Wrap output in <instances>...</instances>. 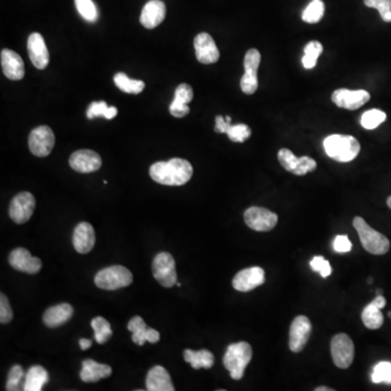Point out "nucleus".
Listing matches in <instances>:
<instances>
[{
  "instance_id": "1",
  "label": "nucleus",
  "mask_w": 391,
  "mask_h": 391,
  "mask_svg": "<svg viewBox=\"0 0 391 391\" xmlns=\"http://www.w3.org/2000/svg\"><path fill=\"white\" fill-rule=\"evenodd\" d=\"M192 166L187 160L174 157L166 162L155 163L150 168V176L159 184L166 186H181L192 179Z\"/></svg>"
},
{
  "instance_id": "2",
  "label": "nucleus",
  "mask_w": 391,
  "mask_h": 391,
  "mask_svg": "<svg viewBox=\"0 0 391 391\" xmlns=\"http://www.w3.org/2000/svg\"><path fill=\"white\" fill-rule=\"evenodd\" d=\"M326 155L338 162H350L355 160L360 153V142L350 135H331L324 140Z\"/></svg>"
},
{
  "instance_id": "3",
  "label": "nucleus",
  "mask_w": 391,
  "mask_h": 391,
  "mask_svg": "<svg viewBox=\"0 0 391 391\" xmlns=\"http://www.w3.org/2000/svg\"><path fill=\"white\" fill-rule=\"evenodd\" d=\"M252 359V348L248 342H240L227 346L223 357L224 366L235 381L242 379L244 370Z\"/></svg>"
},
{
  "instance_id": "4",
  "label": "nucleus",
  "mask_w": 391,
  "mask_h": 391,
  "mask_svg": "<svg viewBox=\"0 0 391 391\" xmlns=\"http://www.w3.org/2000/svg\"><path fill=\"white\" fill-rule=\"evenodd\" d=\"M353 226L357 229V234L360 237L361 244L366 251L372 255H386L390 249V242L385 235L375 231L365 222L361 216H355L353 218Z\"/></svg>"
},
{
  "instance_id": "5",
  "label": "nucleus",
  "mask_w": 391,
  "mask_h": 391,
  "mask_svg": "<svg viewBox=\"0 0 391 391\" xmlns=\"http://www.w3.org/2000/svg\"><path fill=\"white\" fill-rule=\"evenodd\" d=\"M133 283V274L129 268L122 266H113L98 272L94 283L103 290H116L127 287Z\"/></svg>"
},
{
  "instance_id": "6",
  "label": "nucleus",
  "mask_w": 391,
  "mask_h": 391,
  "mask_svg": "<svg viewBox=\"0 0 391 391\" xmlns=\"http://www.w3.org/2000/svg\"><path fill=\"white\" fill-rule=\"evenodd\" d=\"M331 357L337 368H350L355 359V344L346 333H337L331 339Z\"/></svg>"
},
{
  "instance_id": "7",
  "label": "nucleus",
  "mask_w": 391,
  "mask_h": 391,
  "mask_svg": "<svg viewBox=\"0 0 391 391\" xmlns=\"http://www.w3.org/2000/svg\"><path fill=\"white\" fill-rule=\"evenodd\" d=\"M153 273L161 286L170 288L177 283L175 261L168 252H161L155 255L153 262Z\"/></svg>"
},
{
  "instance_id": "8",
  "label": "nucleus",
  "mask_w": 391,
  "mask_h": 391,
  "mask_svg": "<svg viewBox=\"0 0 391 391\" xmlns=\"http://www.w3.org/2000/svg\"><path fill=\"white\" fill-rule=\"evenodd\" d=\"M55 142V134L49 126H38L36 129H33L29 134V150L36 157H47L53 151Z\"/></svg>"
},
{
  "instance_id": "9",
  "label": "nucleus",
  "mask_w": 391,
  "mask_h": 391,
  "mask_svg": "<svg viewBox=\"0 0 391 391\" xmlns=\"http://www.w3.org/2000/svg\"><path fill=\"white\" fill-rule=\"evenodd\" d=\"M244 222L248 227L257 231H270L277 225L276 213L261 207H251L244 211Z\"/></svg>"
},
{
  "instance_id": "10",
  "label": "nucleus",
  "mask_w": 391,
  "mask_h": 391,
  "mask_svg": "<svg viewBox=\"0 0 391 391\" xmlns=\"http://www.w3.org/2000/svg\"><path fill=\"white\" fill-rule=\"evenodd\" d=\"M35 205L36 201L31 192H20L11 201L9 216L16 224L27 223L33 216Z\"/></svg>"
},
{
  "instance_id": "11",
  "label": "nucleus",
  "mask_w": 391,
  "mask_h": 391,
  "mask_svg": "<svg viewBox=\"0 0 391 391\" xmlns=\"http://www.w3.org/2000/svg\"><path fill=\"white\" fill-rule=\"evenodd\" d=\"M312 325L305 315H299L292 320L289 331V349L294 353L301 352L310 338Z\"/></svg>"
},
{
  "instance_id": "12",
  "label": "nucleus",
  "mask_w": 391,
  "mask_h": 391,
  "mask_svg": "<svg viewBox=\"0 0 391 391\" xmlns=\"http://www.w3.org/2000/svg\"><path fill=\"white\" fill-rule=\"evenodd\" d=\"M370 99V92L366 90H349L346 88L336 90L331 94L333 103L339 108L357 110Z\"/></svg>"
},
{
  "instance_id": "13",
  "label": "nucleus",
  "mask_w": 391,
  "mask_h": 391,
  "mask_svg": "<svg viewBox=\"0 0 391 391\" xmlns=\"http://www.w3.org/2000/svg\"><path fill=\"white\" fill-rule=\"evenodd\" d=\"M264 281H266L264 270L259 266H253L238 272L233 279V287L237 292H248L261 286Z\"/></svg>"
},
{
  "instance_id": "14",
  "label": "nucleus",
  "mask_w": 391,
  "mask_h": 391,
  "mask_svg": "<svg viewBox=\"0 0 391 391\" xmlns=\"http://www.w3.org/2000/svg\"><path fill=\"white\" fill-rule=\"evenodd\" d=\"M70 166L79 173H92L101 168V157L92 150H77L70 157Z\"/></svg>"
},
{
  "instance_id": "15",
  "label": "nucleus",
  "mask_w": 391,
  "mask_h": 391,
  "mask_svg": "<svg viewBox=\"0 0 391 391\" xmlns=\"http://www.w3.org/2000/svg\"><path fill=\"white\" fill-rule=\"evenodd\" d=\"M194 50L198 61L203 64H212L220 59V51L216 42L207 33H200L194 37Z\"/></svg>"
},
{
  "instance_id": "16",
  "label": "nucleus",
  "mask_w": 391,
  "mask_h": 391,
  "mask_svg": "<svg viewBox=\"0 0 391 391\" xmlns=\"http://www.w3.org/2000/svg\"><path fill=\"white\" fill-rule=\"evenodd\" d=\"M9 263L14 270L27 274L38 273L42 268V261L33 257L29 250L24 248H16L11 252Z\"/></svg>"
},
{
  "instance_id": "17",
  "label": "nucleus",
  "mask_w": 391,
  "mask_h": 391,
  "mask_svg": "<svg viewBox=\"0 0 391 391\" xmlns=\"http://www.w3.org/2000/svg\"><path fill=\"white\" fill-rule=\"evenodd\" d=\"M27 50H29V59L34 64L35 68L44 70L49 63V53L46 46L44 37L40 33H33L29 35L27 40Z\"/></svg>"
},
{
  "instance_id": "18",
  "label": "nucleus",
  "mask_w": 391,
  "mask_h": 391,
  "mask_svg": "<svg viewBox=\"0 0 391 391\" xmlns=\"http://www.w3.org/2000/svg\"><path fill=\"white\" fill-rule=\"evenodd\" d=\"M166 7L161 0H150L142 8L140 23L146 29H155L166 18Z\"/></svg>"
},
{
  "instance_id": "19",
  "label": "nucleus",
  "mask_w": 391,
  "mask_h": 391,
  "mask_svg": "<svg viewBox=\"0 0 391 391\" xmlns=\"http://www.w3.org/2000/svg\"><path fill=\"white\" fill-rule=\"evenodd\" d=\"M127 329L133 333L131 340L138 346H142L146 342L155 344L160 340V333L153 329H149L140 316H134L129 322Z\"/></svg>"
},
{
  "instance_id": "20",
  "label": "nucleus",
  "mask_w": 391,
  "mask_h": 391,
  "mask_svg": "<svg viewBox=\"0 0 391 391\" xmlns=\"http://www.w3.org/2000/svg\"><path fill=\"white\" fill-rule=\"evenodd\" d=\"M1 66L3 74L11 81H20L24 77V63L21 57L14 50L3 49Z\"/></svg>"
},
{
  "instance_id": "21",
  "label": "nucleus",
  "mask_w": 391,
  "mask_h": 391,
  "mask_svg": "<svg viewBox=\"0 0 391 391\" xmlns=\"http://www.w3.org/2000/svg\"><path fill=\"white\" fill-rule=\"evenodd\" d=\"M96 242L94 227L87 222H81L74 229L73 246L79 253L85 255L94 248Z\"/></svg>"
},
{
  "instance_id": "22",
  "label": "nucleus",
  "mask_w": 391,
  "mask_h": 391,
  "mask_svg": "<svg viewBox=\"0 0 391 391\" xmlns=\"http://www.w3.org/2000/svg\"><path fill=\"white\" fill-rule=\"evenodd\" d=\"M146 386L149 391H174L171 376L163 366L151 368L146 378Z\"/></svg>"
},
{
  "instance_id": "23",
  "label": "nucleus",
  "mask_w": 391,
  "mask_h": 391,
  "mask_svg": "<svg viewBox=\"0 0 391 391\" xmlns=\"http://www.w3.org/2000/svg\"><path fill=\"white\" fill-rule=\"evenodd\" d=\"M73 307L68 303H60V305L51 307L44 314V323L50 329H55L66 324L73 316Z\"/></svg>"
},
{
  "instance_id": "24",
  "label": "nucleus",
  "mask_w": 391,
  "mask_h": 391,
  "mask_svg": "<svg viewBox=\"0 0 391 391\" xmlns=\"http://www.w3.org/2000/svg\"><path fill=\"white\" fill-rule=\"evenodd\" d=\"M112 374V368L109 365L100 364L94 360L83 361L81 379L85 383H96V381L109 377Z\"/></svg>"
},
{
  "instance_id": "25",
  "label": "nucleus",
  "mask_w": 391,
  "mask_h": 391,
  "mask_svg": "<svg viewBox=\"0 0 391 391\" xmlns=\"http://www.w3.org/2000/svg\"><path fill=\"white\" fill-rule=\"evenodd\" d=\"M49 381L47 370L40 365H34L29 368L24 381V391H40L44 385Z\"/></svg>"
},
{
  "instance_id": "26",
  "label": "nucleus",
  "mask_w": 391,
  "mask_h": 391,
  "mask_svg": "<svg viewBox=\"0 0 391 391\" xmlns=\"http://www.w3.org/2000/svg\"><path fill=\"white\" fill-rule=\"evenodd\" d=\"M184 359L187 363L192 365L194 370L211 368L214 364V355L209 350L192 351V350L186 349L184 351Z\"/></svg>"
},
{
  "instance_id": "27",
  "label": "nucleus",
  "mask_w": 391,
  "mask_h": 391,
  "mask_svg": "<svg viewBox=\"0 0 391 391\" xmlns=\"http://www.w3.org/2000/svg\"><path fill=\"white\" fill-rule=\"evenodd\" d=\"M114 84L118 90L126 94H140L144 88V81L140 79H129L126 74L122 72L114 75Z\"/></svg>"
},
{
  "instance_id": "28",
  "label": "nucleus",
  "mask_w": 391,
  "mask_h": 391,
  "mask_svg": "<svg viewBox=\"0 0 391 391\" xmlns=\"http://www.w3.org/2000/svg\"><path fill=\"white\" fill-rule=\"evenodd\" d=\"M381 310V309L376 307L372 302L364 307L362 312V320L368 329H378L383 326V315Z\"/></svg>"
},
{
  "instance_id": "29",
  "label": "nucleus",
  "mask_w": 391,
  "mask_h": 391,
  "mask_svg": "<svg viewBox=\"0 0 391 391\" xmlns=\"http://www.w3.org/2000/svg\"><path fill=\"white\" fill-rule=\"evenodd\" d=\"M92 327L94 331V340L98 344H103L108 342L112 336L110 323L105 318L97 316L92 320Z\"/></svg>"
},
{
  "instance_id": "30",
  "label": "nucleus",
  "mask_w": 391,
  "mask_h": 391,
  "mask_svg": "<svg viewBox=\"0 0 391 391\" xmlns=\"http://www.w3.org/2000/svg\"><path fill=\"white\" fill-rule=\"evenodd\" d=\"M116 114H118V109L116 107H108L105 101L92 103L87 109L86 112L87 118L90 120L99 118V116H105L107 120H111V118H116Z\"/></svg>"
},
{
  "instance_id": "31",
  "label": "nucleus",
  "mask_w": 391,
  "mask_h": 391,
  "mask_svg": "<svg viewBox=\"0 0 391 391\" xmlns=\"http://www.w3.org/2000/svg\"><path fill=\"white\" fill-rule=\"evenodd\" d=\"M325 5L322 0H312L302 14V20L307 23L314 24L323 18Z\"/></svg>"
},
{
  "instance_id": "32",
  "label": "nucleus",
  "mask_w": 391,
  "mask_h": 391,
  "mask_svg": "<svg viewBox=\"0 0 391 391\" xmlns=\"http://www.w3.org/2000/svg\"><path fill=\"white\" fill-rule=\"evenodd\" d=\"M386 113L383 111L378 110V109L368 110L363 113L362 118H361V125L365 129H374L381 125L383 122L386 121Z\"/></svg>"
},
{
  "instance_id": "33",
  "label": "nucleus",
  "mask_w": 391,
  "mask_h": 391,
  "mask_svg": "<svg viewBox=\"0 0 391 391\" xmlns=\"http://www.w3.org/2000/svg\"><path fill=\"white\" fill-rule=\"evenodd\" d=\"M77 11L87 22H96L99 18L97 7L92 0H75Z\"/></svg>"
},
{
  "instance_id": "34",
  "label": "nucleus",
  "mask_w": 391,
  "mask_h": 391,
  "mask_svg": "<svg viewBox=\"0 0 391 391\" xmlns=\"http://www.w3.org/2000/svg\"><path fill=\"white\" fill-rule=\"evenodd\" d=\"M24 377L23 368L20 365H14L9 372L8 381H7V386L5 389L8 391L21 390L24 388Z\"/></svg>"
},
{
  "instance_id": "35",
  "label": "nucleus",
  "mask_w": 391,
  "mask_h": 391,
  "mask_svg": "<svg viewBox=\"0 0 391 391\" xmlns=\"http://www.w3.org/2000/svg\"><path fill=\"white\" fill-rule=\"evenodd\" d=\"M370 378L375 383H391V363L388 361L377 363Z\"/></svg>"
},
{
  "instance_id": "36",
  "label": "nucleus",
  "mask_w": 391,
  "mask_h": 391,
  "mask_svg": "<svg viewBox=\"0 0 391 391\" xmlns=\"http://www.w3.org/2000/svg\"><path fill=\"white\" fill-rule=\"evenodd\" d=\"M226 134L231 142H244L249 140L251 136V129L246 124H237V125H231Z\"/></svg>"
},
{
  "instance_id": "37",
  "label": "nucleus",
  "mask_w": 391,
  "mask_h": 391,
  "mask_svg": "<svg viewBox=\"0 0 391 391\" xmlns=\"http://www.w3.org/2000/svg\"><path fill=\"white\" fill-rule=\"evenodd\" d=\"M368 8L377 9L381 18L387 23H391V0H364Z\"/></svg>"
},
{
  "instance_id": "38",
  "label": "nucleus",
  "mask_w": 391,
  "mask_h": 391,
  "mask_svg": "<svg viewBox=\"0 0 391 391\" xmlns=\"http://www.w3.org/2000/svg\"><path fill=\"white\" fill-rule=\"evenodd\" d=\"M261 55L259 50L250 49L244 55V73L257 75V68L260 66Z\"/></svg>"
},
{
  "instance_id": "39",
  "label": "nucleus",
  "mask_w": 391,
  "mask_h": 391,
  "mask_svg": "<svg viewBox=\"0 0 391 391\" xmlns=\"http://www.w3.org/2000/svg\"><path fill=\"white\" fill-rule=\"evenodd\" d=\"M277 157H279L281 166L286 171L290 172V173L294 171L296 166H297L298 162H299V157H296L290 150L286 149V148L279 150Z\"/></svg>"
},
{
  "instance_id": "40",
  "label": "nucleus",
  "mask_w": 391,
  "mask_h": 391,
  "mask_svg": "<svg viewBox=\"0 0 391 391\" xmlns=\"http://www.w3.org/2000/svg\"><path fill=\"white\" fill-rule=\"evenodd\" d=\"M311 268L316 273H320L323 279L329 277L331 274V266L329 261L325 260L322 255H316L310 262Z\"/></svg>"
},
{
  "instance_id": "41",
  "label": "nucleus",
  "mask_w": 391,
  "mask_h": 391,
  "mask_svg": "<svg viewBox=\"0 0 391 391\" xmlns=\"http://www.w3.org/2000/svg\"><path fill=\"white\" fill-rule=\"evenodd\" d=\"M316 166H318V164L313 160L312 157H299V162H298L297 166H296V168L292 173L294 174V175H305V174L314 171Z\"/></svg>"
},
{
  "instance_id": "42",
  "label": "nucleus",
  "mask_w": 391,
  "mask_h": 391,
  "mask_svg": "<svg viewBox=\"0 0 391 391\" xmlns=\"http://www.w3.org/2000/svg\"><path fill=\"white\" fill-rule=\"evenodd\" d=\"M259 81H257V75L253 74L244 73L240 79V87L244 94H252L257 92Z\"/></svg>"
},
{
  "instance_id": "43",
  "label": "nucleus",
  "mask_w": 391,
  "mask_h": 391,
  "mask_svg": "<svg viewBox=\"0 0 391 391\" xmlns=\"http://www.w3.org/2000/svg\"><path fill=\"white\" fill-rule=\"evenodd\" d=\"M192 98H194V92H192L190 85L181 84L176 88L175 97H174L175 101L188 105L192 101Z\"/></svg>"
},
{
  "instance_id": "44",
  "label": "nucleus",
  "mask_w": 391,
  "mask_h": 391,
  "mask_svg": "<svg viewBox=\"0 0 391 391\" xmlns=\"http://www.w3.org/2000/svg\"><path fill=\"white\" fill-rule=\"evenodd\" d=\"M12 318H14V312L11 309L8 298L5 297V294H0V322L1 324H8Z\"/></svg>"
},
{
  "instance_id": "45",
  "label": "nucleus",
  "mask_w": 391,
  "mask_h": 391,
  "mask_svg": "<svg viewBox=\"0 0 391 391\" xmlns=\"http://www.w3.org/2000/svg\"><path fill=\"white\" fill-rule=\"evenodd\" d=\"M333 250L338 253H346V252L351 251L352 249L351 242L346 235L336 236V238L333 239Z\"/></svg>"
},
{
  "instance_id": "46",
  "label": "nucleus",
  "mask_w": 391,
  "mask_h": 391,
  "mask_svg": "<svg viewBox=\"0 0 391 391\" xmlns=\"http://www.w3.org/2000/svg\"><path fill=\"white\" fill-rule=\"evenodd\" d=\"M323 53V46L320 42L313 40V42H307L305 47V55H309L311 58L318 60L320 53Z\"/></svg>"
},
{
  "instance_id": "47",
  "label": "nucleus",
  "mask_w": 391,
  "mask_h": 391,
  "mask_svg": "<svg viewBox=\"0 0 391 391\" xmlns=\"http://www.w3.org/2000/svg\"><path fill=\"white\" fill-rule=\"evenodd\" d=\"M189 111L190 110H189L188 105H184L175 100H173V103L170 105V113L175 118H184L188 114Z\"/></svg>"
},
{
  "instance_id": "48",
  "label": "nucleus",
  "mask_w": 391,
  "mask_h": 391,
  "mask_svg": "<svg viewBox=\"0 0 391 391\" xmlns=\"http://www.w3.org/2000/svg\"><path fill=\"white\" fill-rule=\"evenodd\" d=\"M231 116H226V118H223L222 116H216V127H214L216 133H220V134L225 133L226 134L227 131H229V127H231Z\"/></svg>"
},
{
  "instance_id": "49",
  "label": "nucleus",
  "mask_w": 391,
  "mask_h": 391,
  "mask_svg": "<svg viewBox=\"0 0 391 391\" xmlns=\"http://www.w3.org/2000/svg\"><path fill=\"white\" fill-rule=\"evenodd\" d=\"M302 64H303L305 68L310 70V68H313L316 66V59L311 58L309 55H305L303 58H302Z\"/></svg>"
},
{
  "instance_id": "50",
  "label": "nucleus",
  "mask_w": 391,
  "mask_h": 391,
  "mask_svg": "<svg viewBox=\"0 0 391 391\" xmlns=\"http://www.w3.org/2000/svg\"><path fill=\"white\" fill-rule=\"evenodd\" d=\"M372 303H374V305L379 307V309H383V307H386L387 302L383 296H376L375 299L372 301Z\"/></svg>"
},
{
  "instance_id": "51",
  "label": "nucleus",
  "mask_w": 391,
  "mask_h": 391,
  "mask_svg": "<svg viewBox=\"0 0 391 391\" xmlns=\"http://www.w3.org/2000/svg\"><path fill=\"white\" fill-rule=\"evenodd\" d=\"M92 344V340H90V339L83 338L79 340V346H81V350L90 349Z\"/></svg>"
},
{
  "instance_id": "52",
  "label": "nucleus",
  "mask_w": 391,
  "mask_h": 391,
  "mask_svg": "<svg viewBox=\"0 0 391 391\" xmlns=\"http://www.w3.org/2000/svg\"><path fill=\"white\" fill-rule=\"evenodd\" d=\"M333 389L329 388V387L322 386L318 387V388L315 389V391H333Z\"/></svg>"
},
{
  "instance_id": "53",
  "label": "nucleus",
  "mask_w": 391,
  "mask_h": 391,
  "mask_svg": "<svg viewBox=\"0 0 391 391\" xmlns=\"http://www.w3.org/2000/svg\"><path fill=\"white\" fill-rule=\"evenodd\" d=\"M376 296H383V290H381V289H377V290H376Z\"/></svg>"
},
{
  "instance_id": "54",
  "label": "nucleus",
  "mask_w": 391,
  "mask_h": 391,
  "mask_svg": "<svg viewBox=\"0 0 391 391\" xmlns=\"http://www.w3.org/2000/svg\"><path fill=\"white\" fill-rule=\"evenodd\" d=\"M387 205H388L389 209H391V196L387 199Z\"/></svg>"
},
{
  "instance_id": "55",
  "label": "nucleus",
  "mask_w": 391,
  "mask_h": 391,
  "mask_svg": "<svg viewBox=\"0 0 391 391\" xmlns=\"http://www.w3.org/2000/svg\"><path fill=\"white\" fill-rule=\"evenodd\" d=\"M372 281H373V279H372V277H370V279H368V283H372Z\"/></svg>"
},
{
  "instance_id": "56",
  "label": "nucleus",
  "mask_w": 391,
  "mask_h": 391,
  "mask_svg": "<svg viewBox=\"0 0 391 391\" xmlns=\"http://www.w3.org/2000/svg\"><path fill=\"white\" fill-rule=\"evenodd\" d=\"M388 315H389V318H391V312H389Z\"/></svg>"
}]
</instances>
